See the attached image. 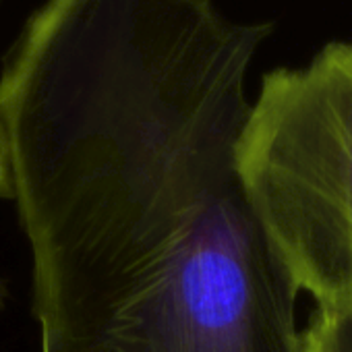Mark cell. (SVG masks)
I'll return each mask as SVG.
<instances>
[{
	"instance_id": "obj_1",
	"label": "cell",
	"mask_w": 352,
	"mask_h": 352,
	"mask_svg": "<svg viewBox=\"0 0 352 352\" xmlns=\"http://www.w3.org/2000/svg\"><path fill=\"white\" fill-rule=\"evenodd\" d=\"M272 21L214 0H44L0 58L40 352H305L236 172Z\"/></svg>"
},
{
	"instance_id": "obj_2",
	"label": "cell",
	"mask_w": 352,
	"mask_h": 352,
	"mask_svg": "<svg viewBox=\"0 0 352 352\" xmlns=\"http://www.w3.org/2000/svg\"><path fill=\"white\" fill-rule=\"evenodd\" d=\"M236 172L296 290L317 309L352 305V42L261 77Z\"/></svg>"
},
{
	"instance_id": "obj_3",
	"label": "cell",
	"mask_w": 352,
	"mask_h": 352,
	"mask_svg": "<svg viewBox=\"0 0 352 352\" xmlns=\"http://www.w3.org/2000/svg\"><path fill=\"white\" fill-rule=\"evenodd\" d=\"M305 352H352V305L342 309H315L302 329Z\"/></svg>"
},
{
	"instance_id": "obj_4",
	"label": "cell",
	"mask_w": 352,
	"mask_h": 352,
	"mask_svg": "<svg viewBox=\"0 0 352 352\" xmlns=\"http://www.w3.org/2000/svg\"><path fill=\"white\" fill-rule=\"evenodd\" d=\"M15 187H13V170H11V157L7 149V141L0 133V199L13 201Z\"/></svg>"
},
{
	"instance_id": "obj_5",
	"label": "cell",
	"mask_w": 352,
	"mask_h": 352,
	"mask_svg": "<svg viewBox=\"0 0 352 352\" xmlns=\"http://www.w3.org/2000/svg\"><path fill=\"white\" fill-rule=\"evenodd\" d=\"M9 298H11L9 284H7V280H5V278H0V311H3V309L7 307Z\"/></svg>"
}]
</instances>
